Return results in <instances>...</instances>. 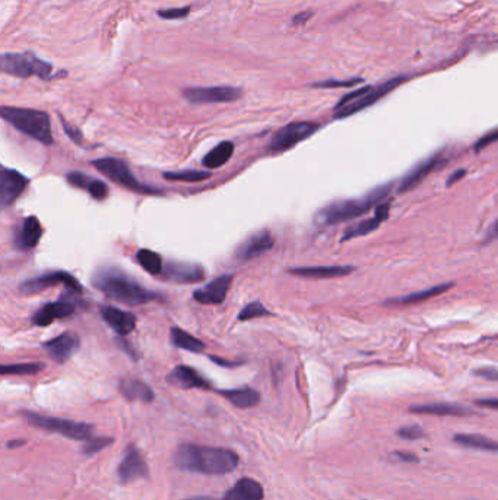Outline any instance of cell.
Listing matches in <instances>:
<instances>
[{
	"label": "cell",
	"instance_id": "f5cc1de1",
	"mask_svg": "<svg viewBox=\"0 0 498 500\" xmlns=\"http://www.w3.org/2000/svg\"><path fill=\"white\" fill-rule=\"evenodd\" d=\"M184 500H215V499L206 497V496H196V497H189V499H184Z\"/></svg>",
	"mask_w": 498,
	"mask_h": 500
},
{
	"label": "cell",
	"instance_id": "681fc988",
	"mask_svg": "<svg viewBox=\"0 0 498 500\" xmlns=\"http://www.w3.org/2000/svg\"><path fill=\"white\" fill-rule=\"evenodd\" d=\"M397 458H400L402 461H411V463H418V456L412 455V454H407V452H396L395 454Z\"/></svg>",
	"mask_w": 498,
	"mask_h": 500
},
{
	"label": "cell",
	"instance_id": "ab89813d",
	"mask_svg": "<svg viewBox=\"0 0 498 500\" xmlns=\"http://www.w3.org/2000/svg\"><path fill=\"white\" fill-rule=\"evenodd\" d=\"M359 82H362L361 78H352V80H347V81L329 80V81H320V82L313 84V88H348V87H354Z\"/></svg>",
	"mask_w": 498,
	"mask_h": 500
},
{
	"label": "cell",
	"instance_id": "4dcf8cb0",
	"mask_svg": "<svg viewBox=\"0 0 498 500\" xmlns=\"http://www.w3.org/2000/svg\"><path fill=\"white\" fill-rule=\"evenodd\" d=\"M170 338L172 345H176L177 349L191 353H202L205 350V344L200 339L195 338L193 335H190L189 332L180 328H172L170 332Z\"/></svg>",
	"mask_w": 498,
	"mask_h": 500
},
{
	"label": "cell",
	"instance_id": "ee69618b",
	"mask_svg": "<svg viewBox=\"0 0 498 500\" xmlns=\"http://www.w3.org/2000/svg\"><path fill=\"white\" fill-rule=\"evenodd\" d=\"M475 376H480L483 379H487V380H491V382H497L498 380V372L495 368H483V369H478L473 372Z\"/></svg>",
	"mask_w": 498,
	"mask_h": 500
},
{
	"label": "cell",
	"instance_id": "4fadbf2b",
	"mask_svg": "<svg viewBox=\"0 0 498 500\" xmlns=\"http://www.w3.org/2000/svg\"><path fill=\"white\" fill-rule=\"evenodd\" d=\"M30 180L11 168L0 170V209L11 206L28 186Z\"/></svg>",
	"mask_w": 498,
	"mask_h": 500
},
{
	"label": "cell",
	"instance_id": "f35d334b",
	"mask_svg": "<svg viewBox=\"0 0 498 500\" xmlns=\"http://www.w3.org/2000/svg\"><path fill=\"white\" fill-rule=\"evenodd\" d=\"M158 16L162 19H167V21H176V19H183L190 13V6H184V8H170V9H160Z\"/></svg>",
	"mask_w": 498,
	"mask_h": 500
},
{
	"label": "cell",
	"instance_id": "484cf974",
	"mask_svg": "<svg viewBox=\"0 0 498 500\" xmlns=\"http://www.w3.org/2000/svg\"><path fill=\"white\" fill-rule=\"evenodd\" d=\"M120 392L129 401H142V402H152L155 399L154 391L151 389L149 385L145 382L135 379V377H126L120 382Z\"/></svg>",
	"mask_w": 498,
	"mask_h": 500
},
{
	"label": "cell",
	"instance_id": "d6986e66",
	"mask_svg": "<svg viewBox=\"0 0 498 500\" xmlns=\"http://www.w3.org/2000/svg\"><path fill=\"white\" fill-rule=\"evenodd\" d=\"M440 164H443V154L442 152H437V154H434V156H430L428 158L418 163L408 173V175L404 179H402V182L399 185V189H397L399 194H405V192H409L411 189L418 186Z\"/></svg>",
	"mask_w": 498,
	"mask_h": 500
},
{
	"label": "cell",
	"instance_id": "8fae6325",
	"mask_svg": "<svg viewBox=\"0 0 498 500\" xmlns=\"http://www.w3.org/2000/svg\"><path fill=\"white\" fill-rule=\"evenodd\" d=\"M184 99L191 104H219L237 101L243 91L236 87H195L183 91Z\"/></svg>",
	"mask_w": 498,
	"mask_h": 500
},
{
	"label": "cell",
	"instance_id": "603a6c76",
	"mask_svg": "<svg viewBox=\"0 0 498 500\" xmlns=\"http://www.w3.org/2000/svg\"><path fill=\"white\" fill-rule=\"evenodd\" d=\"M68 182L72 186H76L79 189H85L88 194L97 201H104L108 195V186L98 179H94L88 175L79 171H72L68 175Z\"/></svg>",
	"mask_w": 498,
	"mask_h": 500
},
{
	"label": "cell",
	"instance_id": "60d3db41",
	"mask_svg": "<svg viewBox=\"0 0 498 500\" xmlns=\"http://www.w3.org/2000/svg\"><path fill=\"white\" fill-rule=\"evenodd\" d=\"M497 139H498V132H497V129H492L490 133L484 135L483 138L478 139V142L473 145V151L475 152H481L484 148H487L488 145L494 144Z\"/></svg>",
	"mask_w": 498,
	"mask_h": 500
},
{
	"label": "cell",
	"instance_id": "83f0119b",
	"mask_svg": "<svg viewBox=\"0 0 498 500\" xmlns=\"http://www.w3.org/2000/svg\"><path fill=\"white\" fill-rule=\"evenodd\" d=\"M219 394L238 408H253L260 402V394L252 388L221 389Z\"/></svg>",
	"mask_w": 498,
	"mask_h": 500
},
{
	"label": "cell",
	"instance_id": "d4e9b609",
	"mask_svg": "<svg viewBox=\"0 0 498 500\" xmlns=\"http://www.w3.org/2000/svg\"><path fill=\"white\" fill-rule=\"evenodd\" d=\"M263 487L253 478H241L240 482L229 489L221 500H262Z\"/></svg>",
	"mask_w": 498,
	"mask_h": 500
},
{
	"label": "cell",
	"instance_id": "816d5d0a",
	"mask_svg": "<svg viewBox=\"0 0 498 500\" xmlns=\"http://www.w3.org/2000/svg\"><path fill=\"white\" fill-rule=\"evenodd\" d=\"M23 445H25V440H13L8 444L9 448H16V446H23Z\"/></svg>",
	"mask_w": 498,
	"mask_h": 500
},
{
	"label": "cell",
	"instance_id": "bcb514c9",
	"mask_svg": "<svg viewBox=\"0 0 498 500\" xmlns=\"http://www.w3.org/2000/svg\"><path fill=\"white\" fill-rule=\"evenodd\" d=\"M312 16H313V12H312V11L300 12V13H297V15L293 18V24H294L295 27H298V25H304L305 23L309 21V19H310Z\"/></svg>",
	"mask_w": 498,
	"mask_h": 500
},
{
	"label": "cell",
	"instance_id": "f546056e",
	"mask_svg": "<svg viewBox=\"0 0 498 500\" xmlns=\"http://www.w3.org/2000/svg\"><path fill=\"white\" fill-rule=\"evenodd\" d=\"M233 154H234V144L231 141H224L206 154L202 164L206 168H219L229 161V158L233 157Z\"/></svg>",
	"mask_w": 498,
	"mask_h": 500
},
{
	"label": "cell",
	"instance_id": "cb8c5ba5",
	"mask_svg": "<svg viewBox=\"0 0 498 500\" xmlns=\"http://www.w3.org/2000/svg\"><path fill=\"white\" fill-rule=\"evenodd\" d=\"M354 271L352 266H302L291 268L290 274L304 278H338L350 275Z\"/></svg>",
	"mask_w": 498,
	"mask_h": 500
},
{
	"label": "cell",
	"instance_id": "8992f818",
	"mask_svg": "<svg viewBox=\"0 0 498 500\" xmlns=\"http://www.w3.org/2000/svg\"><path fill=\"white\" fill-rule=\"evenodd\" d=\"M53 65L40 59L32 51L23 53H0V73H5L15 78L28 80L37 76L43 81L51 80Z\"/></svg>",
	"mask_w": 498,
	"mask_h": 500
},
{
	"label": "cell",
	"instance_id": "7402d4cb",
	"mask_svg": "<svg viewBox=\"0 0 498 500\" xmlns=\"http://www.w3.org/2000/svg\"><path fill=\"white\" fill-rule=\"evenodd\" d=\"M43 236V227L37 217H28L24 220L21 228L16 232L15 246L21 250L34 249Z\"/></svg>",
	"mask_w": 498,
	"mask_h": 500
},
{
	"label": "cell",
	"instance_id": "7c38bea8",
	"mask_svg": "<svg viewBox=\"0 0 498 500\" xmlns=\"http://www.w3.org/2000/svg\"><path fill=\"white\" fill-rule=\"evenodd\" d=\"M149 470H148V464L143 458V455L141 454V451L129 445L124 451L122 463L119 464L117 468V475H119V482L122 485H129L132 482H135L138 478H145L148 477Z\"/></svg>",
	"mask_w": 498,
	"mask_h": 500
},
{
	"label": "cell",
	"instance_id": "277c9868",
	"mask_svg": "<svg viewBox=\"0 0 498 500\" xmlns=\"http://www.w3.org/2000/svg\"><path fill=\"white\" fill-rule=\"evenodd\" d=\"M0 119H4L16 130L23 132L27 137L38 142L44 145L53 144L51 122L46 111L2 106L0 107Z\"/></svg>",
	"mask_w": 498,
	"mask_h": 500
},
{
	"label": "cell",
	"instance_id": "8d00e7d4",
	"mask_svg": "<svg viewBox=\"0 0 498 500\" xmlns=\"http://www.w3.org/2000/svg\"><path fill=\"white\" fill-rule=\"evenodd\" d=\"M269 315H271L269 311H267L260 301H253V303H248L247 306H244V309L237 316V320L247 322V320H252V319L262 318V316H269Z\"/></svg>",
	"mask_w": 498,
	"mask_h": 500
},
{
	"label": "cell",
	"instance_id": "7bdbcfd3",
	"mask_svg": "<svg viewBox=\"0 0 498 500\" xmlns=\"http://www.w3.org/2000/svg\"><path fill=\"white\" fill-rule=\"evenodd\" d=\"M60 120H62V123H63V129H65V132H66V135H68V137L75 142V144H78V145H82L84 144V141H82V133H81V130L79 129H76L75 126H72V125H69L62 116H60Z\"/></svg>",
	"mask_w": 498,
	"mask_h": 500
},
{
	"label": "cell",
	"instance_id": "3957f363",
	"mask_svg": "<svg viewBox=\"0 0 498 500\" xmlns=\"http://www.w3.org/2000/svg\"><path fill=\"white\" fill-rule=\"evenodd\" d=\"M393 183L389 182L386 185L377 186L376 189L370 190L369 194H366L361 198L357 199H342V201H335L331 202L329 205L323 206L321 209L317 211V214L314 217V223L319 227H331L336 225L345 221H351L354 218H358L364 214H367L371 208L383 202L389 192L392 190Z\"/></svg>",
	"mask_w": 498,
	"mask_h": 500
},
{
	"label": "cell",
	"instance_id": "4316f807",
	"mask_svg": "<svg viewBox=\"0 0 498 500\" xmlns=\"http://www.w3.org/2000/svg\"><path fill=\"white\" fill-rule=\"evenodd\" d=\"M411 413L431 414V415H454V417L473 414V411L468 410L466 407L457 406V404H447V402H434V404H423V406H414L411 407Z\"/></svg>",
	"mask_w": 498,
	"mask_h": 500
},
{
	"label": "cell",
	"instance_id": "9c48e42d",
	"mask_svg": "<svg viewBox=\"0 0 498 500\" xmlns=\"http://www.w3.org/2000/svg\"><path fill=\"white\" fill-rule=\"evenodd\" d=\"M320 125L316 122H293L290 125H285L276 133L267 145V149L272 154H281L294 148L297 144L310 138L312 135L319 130Z\"/></svg>",
	"mask_w": 498,
	"mask_h": 500
},
{
	"label": "cell",
	"instance_id": "1f68e13d",
	"mask_svg": "<svg viewBox=\"0 0 498 500\" xmlns=\"http://www.w3.org/2000/svg\"><path fill=\"white\" fill-rule=\"evenodd\" d=\"M454 442L457 445L471 448V449H481V451H490V452H497V449H498L495 440L488 439L481 435H456Z\"/></svg>",
	"mask_w": 498,
	"mask_h": 500
},
{
	"label": "cell",
	"instance_id": "c3c4849f",
	"mask_svg": "<svg viewBox=\"0 0 498 500\" xmlns=\"http://www.w3.org/2000/svg\"><path fill=\"white\" fill-rule=\"evenodd\" d=\"M478 406H481V407H490L491 410H497L498 407V401L497 398H491V399H478L475 401Z\"/></svg>",
	"mask_w": 498,
	"mask_h": 500
},
{
	"label": "cell",
	"instance_id": "ba28073f",
	"mask_svg": "<svg viewBox=\"0 0 498 500\" xmlns=\"http://www.w3.org/2000/svg\"><path fill=\"white\" fill-rule=\"evenodd\" d=\"M92 164L110 180H113L114 183H119L130 190H135L136 194H143V195H160L161 194V190L141 183L135 176L132 175L130 168L123 161H120L117 158L107 157V158H101V160H95Z\"/></svg>",
	"mask_w": 498,
	"mask_h": 500
},
{
	"label": "cell",
	"instance_id": "d590c367",
	"mask_svg": "<svg viewBox=\"0 0 498 500\" xmlns=\"http://www.w3.org/2000/svg\"><path fill=\"white\" fill-rule=\"evenodd\" d=\"M164 177L171 182H186V183H199L210 177L209 171H195V170H186V171H171L164 173Z\"/></svg>",
	"mask_w": 498,
	"mask_h": 500
},
{
	"label": "cell",
	"instance_id": "ffe728a7",
	"mask_svg": "<svg viewBox=\"0 0 498 500\" xmlns=\"http://www.w3.org/2000/svg\"><path fill=\"white\" fill-rule=\"evenodd\" d=\"M167 380L174 385V387L183 388V389H209L210 383L195 369H191L189 366H180L172 369V372L168 375Z\"/></svg>",
	"mask_w": 498,
	"mask_h": 500
},
{
	"label": "cell",
	"instance_id": "9a60e30c",
	"mask_svg": "<svg viewBox=\"0 0 498 500\" xmlns=\"http://www.w3.org/2000/svg\"><path fill=\"white\" fill-rule=\"evenodd\" d=\"M272 247H274L272 235L267 232V230H260V232L252 235L236 249L234 256L240 262H247L255 258H259L266 252H269Z\"/></svg>",
	"mask_w": 498,
	"mask_h": 500
},
{
	"label": "cell",
	"instance_id": "e575fe53",
	"mask_svg": "<svg viewBox=\"0 0 498 500\" xmlns=\"http://www.w3.org/2000/svg\"><path fill=\"white\" fill-rule=\"evenodd\" d=\"M44 369L43 363H16V364H0V376H23L37 375Z\"/></svg>",
	"mask_w": 498,
	"mask_h": 500
},
{
	"label": "cell",
	"instance_id": "2e32d148",
	"mask_svg": "<svg viewBox=\"0 0 498 500\" xmlns=\"http://www.w3.org/2000/svg\"><path fill=\"white\" fill-rule=\"evenodd\" d=\"M233 274H224L205 287L198 288L193 293V299L200 304H221L226 299L229 287L233 282Z\"/></svg>",
	"mask_w": 498,
	"mask_h": 500
},
{
	"label": "cell",
	"instance_id": "30bf717a",
	"mask_svg": "<svg viewBox=\"0 0 498 500\" xmlns=\"http://www.w3.org/2000/svg\"><path fill=\"white\" fill-rule=\"evenodd\" d=\"M60 284L68 287L72 293H78V294L82 293V285L79 284V281L66 271H54V273H47L40 277L30 278L19 285V292H21L23 294L31 296V294L42 293L49 287L60 285Z\"/></svg>",
	"mask_w": 498,
	"mask_h": 500
},
{
	"label": "cell",
	"instance_id": "836d02e7",
	"mask_svg": "<svg viewBox=\"0 0 498 500\" xmlns=\"http://www.w3.org/2000/svg\"><path fill=\"white\" fill-rule=\"evenodd\" d=\"M136 261L145 271H148L152 275H160L162 271V266H164L162 258L149 249H141L136 254Z\"/></svg>",
	"mask_w": 498,
	"mask_h": 500
},
{
	"label": "cell",
	"instance_id": "52a82bcc",
	"mask_svg": "<svg viewBox=\"0 0 498 500\" xmlns=\"http://www.w3.org/2000/svg\"><path fill=\"white\" fill-rule=\"evenodd\" d=\"M24 418L31 426L51 433H57L73 440H88L92 436V426L87 423H78L66 418H57L51 415H43L32 411H24Z\"/></svg>",
	"mask_w": 498,
	"mask_h": 500
},
{
	"label": "cell",
	"instance_id": "74e56055",
	"mask_svg": "<svg viewBox=\"0 0 498 500\" xmlns=\"http://www.w3.org/2000/svg\"><path fill=\"white\" fill-rule=\"evenodd\" d=\"M113 444V439H108V437H89L87 440V444L85 446L82 448V452L85 455H94V454H97L100 451H103L104 448L110 446Z\"/></svg>",
	"mask_w": 498,
	"mask_h": 500
},
{
	"label": "cell",
	"instance_id": "d6a6232c",
	"mask_svg": "<svg viewBox=\"0 0 498 500\" xmlns=\"http://www.w3.org/2000/svg\"><path fill=\"white\" fill-rule=\"evenodd\" d=\"M381 220H378L377 217H373V218H369V220H364L358 224H354L351 227H348L345 232L342 233V239H340V243L343 242H348V240H352V239H357V237H362V236H367L373 232H376V230L381 225Z\"/></svg>",
	"mask_w": 498,
	"mask_h": 500
},
{
	"label": "cell",
	"instance_id": "6da1fadb",
	"mask_svg": "<svg viewBox=\"0 0 498 500\" xmlns=\"http://www.w3.org/2000/svg\"><path fill=\"white\" fill-rule=\"evenodd\" d=\"M238 461V455L231 449L195 444L180 445L174 455V463L180 470L206 475H224L231 473L237 468Z\"/></svg>",
	"mask_w": 498,
	"mask_h": 500
},
{
	"label": "cell",
	"instance_id": "5b68a950",
	"mask_svg": "<svg viewBox=\"0 0 498 500\" xmlns=\"http://www.w3.org/2000/svg\"><path fill=\"white\" fill-rule=\"evenodd\" d=\"M408 78L407 76H396L393 80H389L383 84L374 87H364L357 91H352L347 95H343L342 100L338 103L333 111L335 119L350 118L355 113L366 110L367 107L376 104L380 99L385 97L389 92L396 89L400 84H404Z\"/></svg>",
	"mask_w": 498,
	"mask_h": 500
},
{
	"label": "cell",
	"instance_id": "7dc6e473",
	"mask_svg": "<svg viewBox=\"0 0 498 500\" xmlns=\"http://www.w3.org/2000/svg\"><path fill=\"white\" fill-rule=\"evenodd\" d=\"M466 176V170L465 168H459V170H456L454 173H453V175L449 177V180H447V183H446V186L447 187H450L452 185H454V183H457L459 180H461V179H464Z\"/></svg>",
	"mask_w": 498,
	"mask_h": 500
},
{
	"label": "cell",
	"instance_id": "e0dca14e",
	"mask_svg": "<svg viewBox=\"0 0 498 500\" xmlns=\"http://www.w3.org/2000/svg\"><path fill=\"white\" fill-rule=\"evenodd\" d=\"M76 311V303L68 297L44 304L40 311L32 316V323L37 326H49L57 319H63L73 315Z\"/></svg>",
	"mask_w": 498,
	"mask_h": 500
},
{
	"label": "cell",
	"instance_id": "f1b7e54d",
	"mask_svg": "<svg viewBox=\"0 0 498 500\" xmlns=\"http://www.w3.org/2000/svg\"><path fill=\"white\" fill-rule=\"evenodd\" d=\"M453 285H454V282H445V284H440V285H434L431 288H427V290H423V292H416V293H411L408 296H400V297H396V299H390L386 303L388 304H393V306L421 303V301H424V300L437 297L438 294L446 293L449 288H452Z\"/></svg>",
	"mask_w": 498,
	"mask_h": 500
},
{
	"label": "cell",
	"instance_id": "f907efd6",
	"mask_svg": "<svg viewBox=\"0 0 498 500\" xmlns=\"http://www.w3.org/2000/svg\"><path fill=\"white\" fill-rule=\"evenodd\" d=\"M210 360L221 364V366H225V368H229V366H237V363H231V361H224L221 358H217V357H210Z\"/></svg>",
	"mask_w": 498,
	"mask_h": 500
},
{
	"label": "cell",
	"instance_id": "5bb4252c",
	"mask_svg": "<svg viewBox=\"0 0 498 500\" xmlns=\"http://www.w3.org/2000/svg\"><path fill=\"white\" fill-rule=\"evenodd\" d=\"M161 274L176 284H198L205 280V269L198 263L168 262L162 266Z\"/></svg>",
	"mask_w": 498,
	"mask_h": 500
},
{
	"label": "cell",
	"instance_id": "b9f144b4",
	"mask_svg": "<svg viewBox=\"0 0 498 500\" xmlns=\"http://www.w3.org/2000/svg\"><path fill=\"white\" fill-rule=\"evenodd\" d=\"M397 435L400 437L408 439V440H416V439L424 437V430L418 426H407V427L399 429Z\"/></svg>",
	"mask_w": 498,
	"mask_h": 500
},
{
	"label": "cell",
	"instance_id": "44dd1931",
	"mask_svg": "<svg viewBox=\"0 0 498 500\" xmlns=\"http://www.w3.org/2000/svg\"><path fill=\"white\" fill-rule=\"evenodd\" d=\"M101 316L110 328L122 337L129 335L136 328V316L130 312L116 309V307H101Z\"/></svg>",
	"mask_w": 498,
	"mask_h": 500
},
{
	"label": "cell",
	"instance_id": "7a4b0ae2",
	"mask_svg": "<svg viewBox=\"0 0 498 500\" xmlns=\"http://www.w3.org/2000/svg\"><path fill=\"white\" fill-rule=\"evenodd\" d=\"M92 285L107 297L129 306H139L157 299L155 293L146 290L117 268L98 269L92 277Z\"/></svg>",
	"mask_w": 498,
	"mask_h": 500
},
{
	"label": "cell",
	"instance_id": "ac0fdd59",
	"mask_svg": "<svg viewBox=\"0 0 498 500\" xmlns=\"http://www.w3.org/2000/svg\"><path fill=\"white\" fill-rule=\"evenodd\" d=\"M79 337L73 332H66L62 334L60 337H56L47 342H44V350L49 353V356L57 361V363H65L69 360L76 351L79 349Z\"/></svg>",
	"mask_w": 498,
	"mask_h": 500
},
{
	"label": "cell",
	"instance_id": "f6af8a7d",
	"mask_svg": "<svg viewBox=\"0 0 498 500\" xmlns=\"http://www.w3.org/2000/svg\"><path fill=\"white\" fill-rule=\"evenodd\" d=\"M389 211H390V204L389 202H380L377 206H376V214L374 217H377L378 220L381 221H386L389 218Z\"/></svg>",
	"mask_w": 498,
	"mask_h": 500
}]
</instances>
